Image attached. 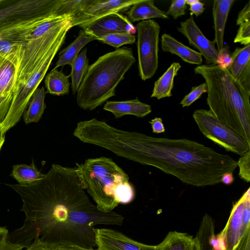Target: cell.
Wrapping results in <instances>:
<instances>
[{"label":"cell","instance_id":"cell-1","mask_svg":"<svg viewBox=\"0 0 250 250\" xmlns=\"http://www.w3.org/2000/svg\"><path fill=\"white\" fill-rule=\"evenodd\" d=\"M20 196L23 225L9 233V240L22 249L36 237L50 249L65 245L96 246L94 226L121 225L124 217L103 212L89 200L77 167L53 164L44 177L28 185L7 184Z\"/></svg>","mask_w":250,"mask_h":250},{"label":"cell","instance_id":"cell-2","mask_svg":"<svg viewBox=\"0 0 250 250\" xmlns=\"http://www.w3.org/2000/svg\"><path fill=\"white\" fill-rule=\"evenodd\" d=\"M134 162L152 166L195 187L221 183L232 173L237 161L197 142L188 139L155 137L138 132Z\"/></svg>","mask_w":250,"mask_h":250},{"label":"cell","instance_id":"cell-3","mask_svg":"<svg viewBox=\"0 0 250 250\" xmlns=\"http://www.w3.org/2000/svg\"><path fill=\"white\" fill-rule=\"evenodd\" d=\"M72 27V17L69 16L45 34L33 37L23 45L11 106L0 125L5 133L21 120L32 96Z\"/></svg>","mask_w":250,"mask_h":250},{"label":"cell","instance_id":"cell-4","mask_svg":"<svg viewBox=\"0 0 250 250\" xmlns=\"http://www.w3.org/2000/svg\"><path fill=\"white\" fill-rule=\"evenodd\" d=\"M194 70L205 80L209 110L250 145V104L244 100L228 70L217 64H203Z\"/></svg>","mask_w":250,"mask_h":250},{"label":"cell","instance_id":"cell-5","mask_svg":"<svg viewBox=\"0 0 250 250\" xmlns=\"http://www.w3.org/2000/svg\"><path fill=\"white\" fill-rule=\"evenodd\" d=\"M77 165L83 188L100 211L109 212L119 204L134 199L135 191L128 175L110 158H89Z\"/></svg>","mask_w":250,"mask_h":250},{"label":"cell","instance_id":"cell-6","mask_svg":"<svg viewBox=\"0 0 250 250\" xmlns=\"http://www.w3.org/2000/svg\"><path fill=\"white\" fill-rule=\"evenodd\" d=\"M135 62L132 48L126 46L99 57L89 65L76 93L78 106L91 111L114 96L117 86Z\"/></svg>","mask_w":250,"mask_h":250},{"label":"cell","instance_id":"cell-7","mask_svg":"<svg viewBox=\"0 0 250 250\" xmlns=\"http://www.w3.org/2000/svg\"><path fill=\"white\" fill-rule=\"evenodd\" d=\"M60 0H0V29L56 14Z\"/></svg>","mask_w":250,"mask_h":250},{"label":"cell","instance_id":"cell-8","mask_svg":"<svg viewBox=\"0 0 250 250\" xmlns=\"http://www.w3.org/2000/svg\"><path fill=\"white\" fill-rule=\"evenodd\" d=\"M192 116L204 136L226 151L241 156L250 150V145L242 137L218 121L210 110L197 109Z\"/></svg>","mask_w":250,"mask_h":250},{"label":"cell","instance_id":"cell-9","mask_svg":"<svg viewBox=\"0 0 250 250\" xmlns=\"http://www.w3.org/2000/svg\"><path fill=\"white\" fill-rule=\"evenodd\" d=\"M136 28L139 73L146 81L154 75L158 67L160 26L155 21L148 20L138 23Z\"/></svg>","mask_w":250,"mask_h":250},{"label":"cell","instance_id":"cell-10","mask_svg":"<svg viewBox=\"0 0 250 250\" xmlns=\"http://www.w3.org/2000/svg\"><path fill=\"white\" fill-rule=\"evenodd\" d=\"M250 188L232 207L227 223L221 231L225 250H235L242 237L250 230Z\"/></svg>","mask_w":250,"mask_h":250},{"label":"cell","instance_id":"cell-11","mask_svg":"<svg viewBox=\"0 0 250 250\" xmlns=\"http://www.w3.org/2000/svg\"><path fill=\"white\" fill-rule=\"evenodd\" d=\"M140 0H89L77 13L72 16V26L79 27L114 13L125 12Z\"/></svg>","mask_w":250,"mask_h":250},{"label":"cell","instance_id":"cell-12","mask_svg":"<svg viewBox=\"0 0 250 250\" xmlns=\"http://www.w3.org/2000/svg\"><path fill=\"white\" fill-rule=\"evenodd\" d=\"M50 17L0 29V56L9 54L33 37H39L38 34L39 25Z\"/></svg>","mask_w":250,"mask_h":250},{"label":"cell","instance_id":"cell-13","mask_svg":"<svg viewBox=\"0 0 250 250\" xmlns=\"http://www.w3.org/2000/svg\"><path fill=\"white\" fill-rule=\"evenodd\" d=\"M93 231L99 250H156V246L136 241L116 230L94 228Z\"/></svg>","mask_w":250,"mask_h":250},{"label":"cell","instance_id":"cell-14","mask_svg":"<svg viewBox=\"0 0 250 250\" xmlns=\"http://www.w3.org/2000/svg\"><path fill=\"white\" fill-rule=\"evenodd\" d=\"M80 27L97 40L108 34L129 32L134 35L136 32V27L127 17L120 13L109 14Z\"/></svg>","mask_w":250,"mask_h":250},{"label":"cell","instance_id":"cell-15","mask_svg":"<svg viewBox=\"0 0 250 250\" xmlns=\"http://www.w3.org/2000/svg\"><path fill=\"white\" fill-rule=\"evenodd\" d=\"M177 30L188 40L190 45L199 51L208 65L217 64L218 52L214 43L205 36L195 22L193 16L181 21Z\"/></svg>","mask_w":250,"mask_h":250},{"label":"cell","instance_id":"cell-16","mask_svg":"<svg viewBox=\"0 0 250 250\" xmlns=\"http://www.w3.org/2000/svg\"><path fill=\"white\" fill-rule=\"evenodd\" d=\"M23 45L5 56H0V96L13 94Z\"/></svg>","mask_w":250,"mask_h":250},{"label":"cell","instance_id":"cell-17","mask_svg":"<svg viewBox=\"0 0 250 250\" xmlns=\"http://www.w3.org/2000/svg\"><path fill=\"white\" fill-rule=\"evenodd\" d=\"M103 109L111 112L116 119L126 115L143 118L152 112L151 105L141 102L137 97L123 101H107Z\"/></svg>","mask_w":250,"mask_h":250},{"label":"cell","instance_id":"cell-18","mask_svg":"<svg viewBox=\"0 0 250 250\" xmlns=\"http://www.w3.org/2000/svg\"><path fill=\"white\" fill-rule=\"evenodd\" d=\"M235 0H214L213 2L212 16L214 39L212 41L216 44L217 50L220 52L224 48V36L228 17Z\"/></svg>","mask_w":250,"mask_h":250},{"label":"cell","instance_id":"cell-19","mask_svg":"<svg viewBox=\"0 0 250 250\" xmlns=\"http://www.w3.org/2000/svg\"><path fill=\"white\" fill-rule=\"evenodd\" d=\"M161 43L163 51L176 55L186 62L200 65L203 62L202 56L198 51L184 45L169 34H162Z\"/></svg>","mask_w":250,"mask_h":250},{"label":"cell","instance_id":"cell-20","mask_svg":"<svg viewBox=\"0 0 250 250\" xmlns=\"http://www.w3.org/2000/svg\"><path fill=\"white\" fill-rule=\"evenodd\" d=\"M128 20L132 22L154 18L168 19L166 12L157 8L153 0H140L126 11Z\"/></svg>","mask_w":250,"mask_h":250},{"label":"cell","instance_id":"cell-21","mask_svg":"<svg viewBox=\"0 0 250 250\" xmlns=\"http://www.w3.org/2000/svg\"><path fill=\"white\" fill-rule=\"evenodd\" d=\"M196 238L187 233L169 231L164 240L156 246V250H197Z\"/></svg>","mask_w":250,"mask_h":250},{"label":"cell","instance_id":"cell-22","mask_svg":"<svg viewBox=\"0 0 250 250\" xmlns=\"http://www.w3.org/2000/svg\"><path fill=\"white\" fill-rule=\"evenodd\" d=\"M94 40H97L96 38L86 34L83 30L81 29L75 40L60 52L59 59L54 68L63 67L67 64L71 66L73 61L82 48L87 43Z\"/></svg>","mask_w":250,"mask_h":250},{"label":"cell","instance_id":"cell-23","mask_svg":"<svg viewBox=\"0 0 250 250\" xmlns=\"http://www.w3.org/2000/svg\"><path fill=\"white\" fill-rule=\"evenodd\" d=\"M181 68L179 62L171 64L164 74L155 82L151 98L158 100L172 96L174 79Z\"/></svg>","mask_w":250,"mask_h":250},{"label":"cell","instance_id":"cell-24","mask_svg":"<svg viewBox=\"0 0 250 250\" xmlns=\"http://www.w3.org/2000/svg\"><path fill=\"white\" fill-rule=\"evenodd\" d=\"M215 228L211 217L204 215L195 236L198 244L197 250H219L215 246Z\"/></svg>","mask_w":250,"mask_h":250},{"label":"cell","instance_id":"cell-25","mask_svg":"<svg viewBox=\"0 0 250 250\" xmlns=\"http://www.w3.org/2000/svg\"><path fill=\"white\" fill-rule=\"evenodd\" d=\"M46 92L44 87L38 88L32 96L28 108L24 111L23 118L26 124L37 123L42 118L46 105L44 99Z\"/></svg>","mask_w":250,"mask_h":250},{"label":"cell","instance_id":"cell-26","mask_svg":"<svg viewBox=\"0 0 250 250\" xmlns=\"http://www.w3.org/2000/svg\"><path fill=\"white\" fill-rule=\"evenodd\" d=\"M70 75L54 68L45 76L44 84L46 93L53 95L63 96L68 94L70 86Z\"/></svg>","mask_w":250,"mask_h":250},{"label":"cell","instance_id":"cell-27","mask_svg":"<svg viewBox=\"0 0 250 250\" xmlns=\"http://www.w3.org/2000/svg\"><path fill=\"white\" fill-rule=\"evenodd\" d=\"M86 48L83 49L73 61L71 67L70 77L71 79V89L75 94L86 74L89 67V60L87 57Z\"/></svg>","mask_w":250,"mask_h":250},{"label":"cell","instance_id":"cell-28","mask_svg":"<svg viewBox=\"0 0 250 250\" xmlns=\"http://www.w3.org/2000/svg\"><path fill=\"white\" fill-rule=\"evenodd\" d=\"M232 62L227 69L236 81L244 70L250 66V44L236 47L231 54Z\"/></svg>","mask_w":250,"mask_h":250},{"label":"cell","instance_id":"cell-29","mask_svg":"<svg viewBox=\"0 0 250 250\" xmlns=\"http://www.w3.org/2000/svg\"><path fill=\"white\" fill-rule=\"evenodd\" d=\"M45 174L42 173L34 163L30 165L19 164L13 166L11 176L21 185L32 184L42 179Z\"/></svg>","mask_w":250,"mask_h":250},{"label":"cell","instance_id":"cell-30","mask_svg":"<svg viewBox=\"0 0 250 250\" xmlns=\"http://www.w3.org/2000/svg\"><path fill=\"white\" fill-rule=\"evenodd\" d=\"M98 41L116 48L124 44H132L136 41L135 36L129 32H119L104 36Z\"/></svg>","mask_w":250,"mask_h":250},{"label":"cell","instance_id":"cell-31","mask_svg":"<svg viewBox=\"0 0 250 250\" xmlns=\"http://www.w3.org/2000/svg\"><path fill=\"white\" fill-rule=\"evenodd\" d=\"M89 0H60L56 10L58 16H73L80 11Z\"/></svg>","mask_w":250,"mask_h":250},{"label":"cell","instance_id":"cell-32","mask_svg":"<svg viewBox=\"0 0 250 250\" xmlns=\"http://www.w3.org/2000/svg\"><path fill=\"white\" fill-rule=\"evenodd\" d=\"M207 91V87L205 83L198 86H193L190 92L184 97L180 104L183 107H188L199 99L201 95Z\"/></svg>","mask_w":250,"mask_h":250},{"label":"cell","instance_id":"cell-33","mask_svg":"<svg viewBox=\"0 0 250 250\" xmlns=\"http://www.w3.org/2000/svg\"><path fill=\"white\" fill-rule=\"evenodd\" d=\"M239 171L238 175L241 179L248 183L250 182V150L240 156L237 162Z\"/></svg>","mask_w":250,"mask_h":250},{"label":"cell","instance_id":"cell-34","mask_svg":"<svg viewBox=\"0 0 250 250\" xmlns=\"http://www.w3.org/2000/svg\"><path fill=\"white\" fill-rule=\"evenodd\" d=\"M237 25L239 27L234 39V43H239L244 46L250 44V21H243Z\"/></svg>","mask_w":250,"mask_h":250},{"label":"cell","instance_id":"cell-35","mask_svg":"<svg viewBox=\"0 0 250 250\" xmlns=\"http://www.w3.org/2000/svg\"><path fill=\"white\" fill-rule=\"evenodd\" d=\"M186 2V0H172L166 12L167 15L171 16L175 20L185 15L187 8Z\"/></svg>","mask_w":250,"mask_h":250},{"label":"cell","instance_id":"cell-36","mask_svg":"<svg viewBox=\"0 0 250 250\" xmlns=\"http://www.w3.org/2000/svg\"><path fill=\"white\" fill-rule=\"evenodd\" d=\"M8 230L5 227H0V250H22L19 245L10 241Z\"/></svg>","mask_w":250,"mask_h":250},{"label":"cell","instance_id":"cell-37","mask_svg":"<svg viewBox=\"0 0 250 250\" xmlns=\"http://www.w3.org/2000/svg\"><path fill=\"white\" fill-rule=\"evenodd\" d=\"M13 94L0 96V125L3 122L10 109Z\"/></svg>","mask_w":250,"mask_h":250},{"label":"cell","instance_id":"cell-38","mask_svg":"<svg viewBox=\"0 0 250 250\" xmlns=\"http://www.w3.org/2000/svg\"><path fill=\"white\" fill-rule=\"evenodd\" d=\"M231 55L228 48L224 46L218 53L217 65L221 68L227 69L231 64Z\"/></svg>","mask_w":250,"mask_h":250},{"label":"cell","instance_id":"cell-39","mask_svg":"<svg viewBox=\"0 0 250 250\" xmlns=\"http://www.w3.org/2000/svg\"><path fill=\"white\" fill-rule=\"evenodd\" d=\"M243 21H250V1L245 5L238 13L236 20V25Z\"/></svg>","mask_w":250,"mask_h":250},{"label":"cell","instance_id":"cell-40","mask_svg":"<svg viewBox=\"0 0 250 250\" xmlns=\"http://www.w3.org/2000/svg\"><path fill=\"white\" fill-rule=\"evenodd\" d=\"M151 125L152 132L160 133L165 131V128L161 118L155 117L149 122Z\"/></svg>","mask_w":250,"mask_h":250},{"label":"cell","instance_id":"cell-41","mask_svg":"<svg viewBox=\"0 0 250 250\" xmlns=\"http://www.w3.org/2000/svg\"><path fill=\"white\" fill-rule=\"evenodd\" d=\"M205 3L197 0L196 2L189 5V10L190 11V16L195 15L198 17L204 12L205 10Z\"/></svg>","mask_w":250,"mask_h":250},{"label":"cell","instance_id":"cell-42","mask_svg":"<svg viewBox=\"0 0 250 250\" xmlns=\"http://www.w3.org/2000/svg\"><path fill=\"white\" fill-rule=\"evenodd\" d=\"M235 250H250V230L242 237Z\"/></svg>","mask_w":250,"mask_h":250},{"label":"cell","instance_id":"cell-43","mask_svg":"<svg viewBox=\"0 0 250 250\" xmlns=\"http://www.w3.org/2000/svg\"><path fill=\"white\" fill-rule=\"evenodd\" d=\"M24 250H52L49 247L42 243L38 237H36L31 245Z\"/></svg>","mask_w":250,"mask_h":250},{"label":"cell","instance_id":"cell-44","mask_svg":"<svg viewBox=\"0 0 250 250\" xmlns=\"http://www.w3.org/2000/svg\"><path fill=\"white\" fill-rule=\"evenodd\" d=\"M52 250H99L98 249L85 248L77 245H65L55 248Z\"/></svg>","mask_w":250,"mask_h":250},{"label":"cell","instance_id":"cell-45","mask_svg":"<svg viewBox=\"0 0 250 250\" xmlns=\"http://www.w3.org/2000/svg\"><path fill=\"white\" fill-rule=\"evenodd\" d=\"M234 181L232 173H226L223 175L221 179V182L226 185H231Z\"/></svg>","mask_w":250,"mask_h":250},{"label":"cell","instance_id":"cell-46","mask_svg":"<svg viewBox=\"0 0 250 250\" xmlns=\"http://www.w3.org/2000/svg\"><path fill=\"white\" fill-rule=\"evenodd\" d=\"M5 132L0 126V151L5 141Z\"/></svg>","mask_w":250,"mask_h":250},{"label":"cell","instance_id":"cell-47","mask_svg":"<svg viewBox=\"0 0 250 250\" xmlns=\"http://www.w3.org/2000/svg\"><path fill=\"white\" fill-rule=\"evenodd\" d=\"M197 0H186V4L187 5H190L194 3H195V2H196Z\"/></svg>","mask_w":250,"mask_h":250}]
</instances>
